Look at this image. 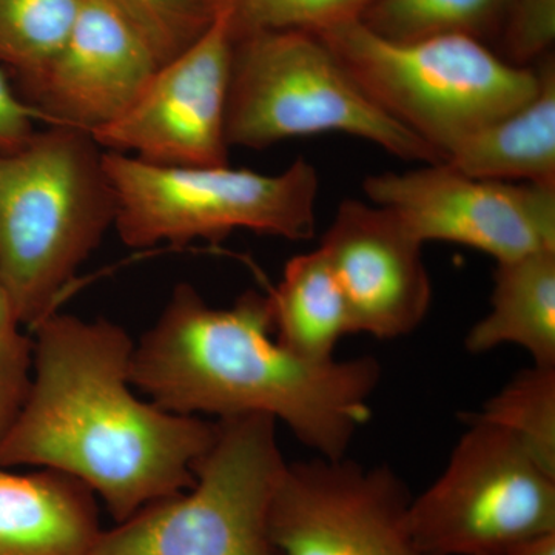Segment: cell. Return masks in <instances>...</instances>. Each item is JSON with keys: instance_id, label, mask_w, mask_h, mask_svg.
Returning a JSON list of instances; mask_svg holds the SVG:
<instances>
[{"instance_id": "obj_14", "label": "cell", "mask_w": 555, "mask_h": 555, "mask_svg": "<svg viewBox=\"0 0 555 555\" xmlns=\"http://www.w3.org/2000/svg\"><path fill=\"white\" fill-rule=\"evenodd\" d=\"M101 532L86 485L57 470L0 466V555H90Z\"/></svg>"}, {"instance_id": "obj_26", "label": "cell", "mask_w": 555, "mask_h": 555, "mask_svg": "<svg viewBox=\"0 0 555 555\" xmlns=\"http://www.w3.org/2000/svg\"><path fill=\"white\" fill-rule=\"evenodd\" d=\"M503 555H555V531L521 540Z\"/></svg>"}, {"instance_id": "obj_17", "label": "cell", "mask_w": 555, "mask_h": 555, "mask_svg": "<svg viewBox=\"0 0 555 555\" xmlns=\"http://www.w3.org/2000/svg\"><path fill=\"white\" fill-rule=\"evenodd\" d=\"M269 302L278 345L310 363L335 360L339 341L356 334L345 295L320 248L288 259Z\"/></svg>"}, {"instance_id": "obj_22", "label": "cell", "mask_w": 555, "mask_h": 555, "mask_svg": "<svg viewBox=\"0 0 555 555\" xmlns=\"http://www.w3.org/2000/svg\"><path fill=\"white\" fill-rule=\"evenodd\" d=\"M147 42L159 64L192 46L214 21L210 0H107Z\"/></svg>"}, {"instance_id": "obj_13", "label": "cell", "mask_w": 555, "mask_h": 555, "mask_svg": "<svg viewBox=\"0 0 555 555\" xmlns=\"http://www.w3.org/2000/svg\"><path fill=\"white\" fill-rule=\"evenodd\" d=\"M423 246L389 208L360 199L339 204L318 248L341 287L356 334L400 338L425 321L433 283Z\"/></svg>"}, {"instance_id": "obj_24", "label": "cell", "mask_w": 555, "mask_h": 555, "mask_svg": "<svg viewBox=\"0 0 555 555\" xmlns=\"http://www.w3.org/2000/svg\"><path fill=\"white\" fill-rule=\"evenodd\" d=\"M555 36V0H516L505 30L507 61L525 65L545 54Z\"/></svg>"}, {"instance_id": "obj_5", "label": "cell", "mask_w": 555, "mask_h": 555, "mask_svg": "<svg viewBox=\"0 0 555 555\" xmlns=\"http://www.w3.org/2000/svg\"><path fill=\"white\" fill-rule=\"evenodd\" d=\"M341 131L404 160L444 158L386 115L317 33L270 31L235 40L225 112L230 149Z\"/></svg>"}, {"instance_id": "obj_19", "label": "cell", "mask_w": 555, "mask_h": 555, "mask_svg": "<svg viewBox=\"0 0 555 555\" xmlns=\"http://www.w3.org/2000/svg\"><path fill=\"white\" fill-rule=\"evenodd\" d=\"M82 0H0V68L13 86L38 76L64 46Z\"/></svg>"}, {"instance_id": "obj_18", "label": "cell", "mask_w": 555, "mask_h": 555, "mask_svg": "<svg viewBox=\"0 0 555 555\" xmlns=\"http://www.w3.org/2000/svg\"><path fill=\"white\" fill-rule=\"evenodd\" d=\"M516 0H374L361 24L390 40L469 36L481 40L506 30Z\"/></svg>"}, {"instance_id": "obj_10", "label": "cell", "mask_w": 555, "mask_h": 555, "mask_svg": "<svg viewBox=\"0 0 555 555\" xmlns=\"http://www.w3.org/2000/svg\"><path fill=\"white\" fill-rule=\"evenodd\" d=\"M363 190L423 244H462L496 262L555 250L553 188L474 178L443 160L404 173L372 175Z\"/></svg>"}, {"instance_id": "obj_3", "label": "cell", "mask_w": 555, "mask_h": 555, "mask_svg": "<svg viewBox=\"0 0 555 555\" xmlns=\"http://www.w3.org/2000/svg\"><path fill=\"white\" fill-rule=\"evenodd\" d=\"M104 150L82 130L49 126L0 152V284L31 332L115 228Z\"/></svg>"}, {"instance_id": "obj_9", "label": "cell", "mask_w": 555, "mask_h": 555, "mask_svg": "<svg viewBox=\"0 0 555 555\" xmlns=\"http://www.w3.org/2000/svg\"><path fill=\"white\" fill-rule=\"evenodd\" d=\"M412 495L389 466L315 456L288 463L269 513L281 555H425L409 525Z\"/></svg>"}, {"instance_id": "obj_4", "label": "cell", "mask_w": 555, "mask_h": 555, "mask_svg": "<svg viewBox=\"0 0 555 555\" xmlns=\"http://www.w3.org/2000/svg\"><path fill=\"white\" fill-rule=\"evenodd\" d=\"M386 115L444 160L459 142L534 96L539 68L500 57L469 36L390 40L361 24L318 33Z\"/></svg>"}, {"instance_id": "obj_23", "label": "cell", "mask_w": 555, "mask_h": 555, "mask_svg": "<svg viewBox=\"0 0 555 555\" xmlns=\"http://www.w3.org/2000/svg\"><path fill=\"white\" fill-rule=\"evenodd\" d=\"M33 374V337L0 284V440L16 422Z\"/></svg>"}, {"instance_id": "obj_2", "label": "cell", "mask_w": 555, "mask_h": 555, "mask_svg": "<svg viewBox=\"0 0 555 555\" xmlns=\"http://www.w3.org/2000/svg\"><path fill=\"white\" fill-rule=\"evenodd\" d=\"M379 379L377 358L310 363L278 345L269 295L215 308L189 283L175 286L131 357V385L164 411L270 416L324 459L346 456Z\"/></svg>"}, {"instance_id": "obj_25", "label": "cell", "mask_w": 555, "mask_h": 555, "mask_svg": "<svg viewBox=\"0 0 555 555\" xmlns=\"http://www.w3.org/2000/svg\"><path fill=\"white\" fill-rule=\"evenodd\" d=\"M38 115L14 89L5 69L0 68V152L21 147L35 133Z\"/></svg>"}, {"instance_id": "obj_21", "label": "cell", "mask_w": 555, "mask_h": 555, "mask_svg": "<svg viewBox=\"0 0 555 555\" xmlns=\"http://www.w3.org/2000/svg\"><path fill=\"white\" fill-rule=\"evenodd\" d=\"M374 0H210L229 17L233 39L270 31L324 33L360 21Z\"/></svg>"}, {"instance_id": "obj_8", "label": "cell", "mask_w": 555, "mask_h": 555, "mask_svg": "<svg viewBox=\"0 0 555 555\" xmlns=\"http://www.w3.org/2000/svg\"><path fill=\"white\" fill-rule=\"evenodd\" d=\"M409 525L425 555H503L555 531V476L505 430L469 418L440 476L412 496Z\"/></svg>"}, {"instance_id": "obj_15", "label": "cell", "mask_w": 555, "mask_h": 555, "mask_svg": "<svg viewBox=\"0 0 555 555\" xmlns=\"http://www.w3.org/2000/svg\"><path fill=\"white\" fill-rule=\"evenodd\" d=\"M534 96L481 127L448 153L444 163L462 173L555 189V64L539 67Z\"/></svg>"}, {"instance_id": "obj_20", "label": "cell", "mask_w": 555, "mask_h": 555, "mask_svg": "<svg viewBox=\"0 0 555 555\" xmlns=\"http://www.w3.org/2000/svg\"><path fill=\"white\" fill-rule=\"evenodd\" d=\"M470 418L505 430L555 476V366L518 372Z\"/></svg>"}, {"instance_id": "obj_6", "label": "cell", "mask_w": 555, "mask_h": 555, "mask_svg": "<svg viewBox=\"0 0 555 555\" xmlns=\"http://www.w3.org/2000/svg\"><path fill=\"white\" fill-rule=\"evenodd\" d=\"M104 163L116 196L113 229L126 246H184L240 229L292 241L315 233L320 178L305 158L278 175L156 166L105 150Z\"/></svg>"}, {"instance_id": "obj_16", "label": "cell", "mask_w": 555, "mask_h": 555, "mask_svg": "<svg viewBox=\"0 0 555 555\" xmlns=\"http://www.w3.org/2000/svg\"><path fill=\"white\" fill-rule=\"evenodd\" d=\"M513 345L555 366V250L496 262L491 309L467 332L470 353Z\"/></svg>"}, {"instance_id": "obj_11", "label": "cell", "mask_w": 555, "mask_h": 555, "mask_svg": "<svg viewBox=\"0 0 555 555\" xmlns=\"http://www.w3.org/2000/svg\"><path fill=\"white\" fill-rule=\"evenodd\" d=\"M233 43L229 17L215 13L207 30L160 65L130 107L91 137L105 152L156 166H230L225 112Z\"/></svg>"}, {"instance_id": "obj_1", "label": "cell", "mask_w": 555, "mask_h": 555, "mask_svg": "<svg viewBox=\"0 0 555 555\" xmlns=\"http://www.w3.org/2000/svg\"><path fill=\"white\" fill-rule=\"evenodd\" d=\"M31 334L30 390L0 440V466L75 478L115 524L195 485L217 422L137 396L126 328L56 310Z\"/></svg>"}, {"instance_id": "obj_12", "label": "cell", "mask_w": 555, "mask_h": 555, "mask_svg": "<svg viewBox=\"0 0 555 555\" xmlns=\"http://www.w3.org/2000/svg\"><path fill=\"white\" fill-rule=\"evenodd\" d=\"M159 67L147 42L107 0H82L56 56L14 89L40 122L93 134L130 107Z\"/></svg>"}, {"instance_id": "obj_7", "label": "cell", "mask_w": 555, "mask_h": 555, "mask_svg": "<svg viewBox=\"0 0 555 555\" xmlns=\"http://www.w3.org/2000/svg\"><path fill=\"white\" fill-rule=\"evenodd\" d=\"M195 485L102 529L90 555H281L269 513L287 465L270 416L215 420Z\"/></svg>"}]
</instances>
